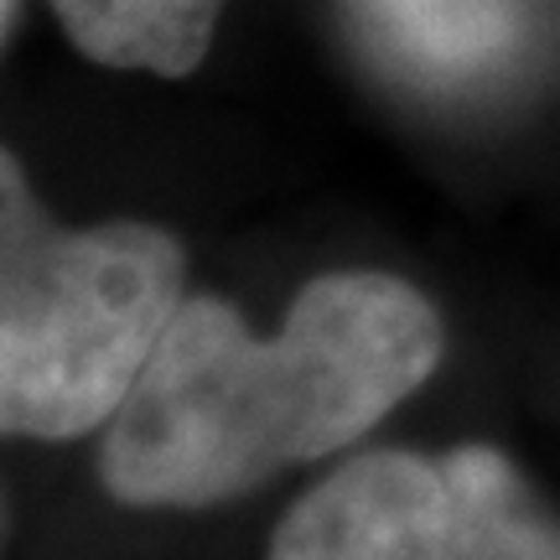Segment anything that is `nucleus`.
Returning a JSON list of instances; mask_svg holds the SVG:
<instances>
[{
	"label": "nucleus",
	"instance_id": "nucleus-2",
	"mask_svg": "<svg viewBox=\"0 0 560 560\" xmlns=\"http://www.w3.org/2000/svg\"><path fill=\"white\" fill-rule=\"evenodd\" d=\"M187 296V255L156 223L62 229L0 145V436L104 431Z\"/></svg>",
	"mask_w": 560,
	"mask_h": 560
},
{
	"label": "nucleus",
	"instance_id": "nucleus-1",
	"mask_svg": "<svg viewBox=\"0 0 560 560\" xmlns=\"http://www.w3.org/2000/svg\"><path fill=\"white\" fill-rule=\"evenodd\" d=\"M446 327L384 270L301 285L276 338L223 296H182L104 425L100 482L125 509H213L369 436L436 374Z\"/></svg>",
	"mask_w": 560,
	"mask_h": 560
},
{
	"label": "nucleus",
	"instance_id": "nucleus-3",
	"mask_svg": "<svg viewBox=\"0 0 560 560\" xmlns=\"http://www.w3.org/2000/svg\"><path fill=\"white\" fill-rule=\"evenodd\" d=\"M265 560H560V514L493 446H384L312 482Z\"/></svg>",
	"mask_w": 560,
	"mask_h": 560
},
{
	"label": "nucleus",
	"instance_id": "nucleus-4",
	"mask_svg": "<svg viewBox=\"0 0 560 560\" xmlns=\"http://www.w3.org/2000/svg\"><path fill=\"white\" fill-rule=\"evenodd\" d=\"M369 37L420 83L493 79L524 42V0H359Z\"/></svg>",
	"mask_w": 560,
	"mask_h": 560
},
{
	"label": "nucleus",
	"instance_id": "nucleus-6",
	"mask_svg": "<svg viewBox=\"0 0 560 560\" xmlns=\"http://www.w3.org/2000/svg\"><path fill=\"white\" fill-rule=\"evenodd\" d=\"M11 11H16V0H0V42H5V32H11Z\"/></svg>",
	"mask_w": 560,
	"mask_h": 560
},
{
	"label": "nucleus",
	"instance_id": "nucleus-7",
	"mask_svg": "<svg viewBox=\"0 0 560 560\" xmlns=\"http://www.w3.org/2000/svg\"><path fill=\"white\" fill-rule=\"evenodd\" d=\"M0 524H5V514H0Z\"/></svg>",
	"mask_w": 560,
	"mask_h": 560
},
{
	"label": "nucleus",
	"instance_id": "nucleus-5",
	"mask_svg": "<svg viewBox=\"0 0 560 560\" xmlns=\"http://www.w3.org/2000/svg\"><path fill=\"white\" fill-rule=\"evenodd\" d=\"M52 11L83 58L182 79L208 58L223 0H52Z\"/></svg>",
	"mask_w": 560,
	"mask_h": 560
}]
</instances>
